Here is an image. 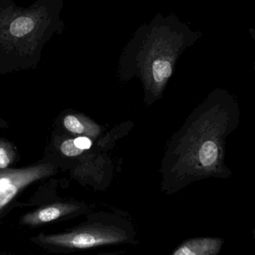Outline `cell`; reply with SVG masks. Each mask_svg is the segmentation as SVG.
I'll return each mask as SVG.
<instances>
[{
	"label": "cell",
	"instance_id": "6da1fadb",
	"mask_svg": "<svg viewBox=\"0 0 255 255\" xmlns=\"http://www.w3.org/2000/svg\"><path fill=\"white\" fill-rule=\"evenodd\" d=\"M237 122L238 115L219 107H203L191 115L164 158L165 189L178 190L199 179L225 174V141Z\"/></svg>",
	"mask_w": 255,
	"mask_h": 255
},
{
	"label": "cell",
	"instance_id": "7a4b0ae2",
	"mask_svg": "<svg viewBox=\"0 0 255 255\" xmlns=\"http://www.w3.org/2000/svg\"><path fill=\"white\" fill-rule=\"evenodd\" d=\"M62 0H38L29 8L0 0V74L35 68L41 50L63 29Z\"/></svg>",
	"mask_w": 255,
	"mask_h": 255
},
{
	"label": "cell",
	"instance_id": "3957f363",
	"mask_svg": "<svg viewBox=\"0 0 255 255\" xmlns=\"http://www.w3.org/2000/svg\"><path fill=\"white\" fill-rule=\"evenodd\" d=\"M130 237L129 225L117 219L108 225H92L73 230L71 232L54 235H42L44 244L64 249H86L105 245L119 244Z\"/></svg>",
	"mask_w": 255,
	"mask_h": 255
},
{
	"label": "cell",
	"instance_id": "277c9868",
	"mask_svg": "<svg viewBox=\"0 0 255 255\" xmlns=\"http://www.w3.org/2000/svg\"><path fill=\"white\" fill-rule=\"evenodd\" d=\"M51 164H40L20 169L0 171V212L25 187L54 173Z\"/></svg>",
	"mask_w": 255,
	"mask_h": 255
},
{
	"label": "cell",
	"instance_id": "5b68a950",
	"mask_svg": "<svg viewBox=\"0 0 255 255\" xmlns=\"http://www.w3.org/2000/svg\"><path fill=\"white\" fill-rule=\"evenodd\" d=\"M80 207L71 204L56 203L28 213L22 218V223L27 225H40L53 222L65 215L77 211Z\"/></svg>",
	"mask_w": 255,
	"mask_h": 255
},
{
	"label": "cell",
	"instance_id": "8992f818",
	"mask_svg": "<svg viewBox=\"0 0 255 255\" xmlns=\"http://www.w3.org/2000/svg\"><path fill=\"white\" fill-rule=\"evenodd\" d=\"M222 240L219 238H195L183 243L173 255H215L220 252Z\"/></svg>",
	"mask_w": 255,
	"mask_h": 255
},
{
	"label": "cell",
	"instance_id": "52a82bcc",
	"mask_svg": "<svg viewBox=\"0 0 255 255\" xmlns=\"http://www.w3.org/2000/svg\"><path fill=\"white\" fill-rule=\"evenodd\" d=\"M64 125L70 132L96 138L101 133V128L88 118L69 115L64 119Z\"/></svg>",
	"mask_w": 255,
	"mask_h": 255
},
{
	"label": "cell",
	"instance_id": "ba28073f",
	"mask_svg": "<svg viewBox=\"0 0 255 255\" xmlns=\"http://www.w3.org/2000/svg\"><path fill=\"white\" fill-rule=\"evenodd\" d=\"M152 69L154 81L157 83H162L165 79L169 78L172 73L171 62L166 60L157 59L153 63Z\"/></svg>",
	"mask_w": 255,
	"mask_h": 255
},
{
	"label": "cell",
	"instance_id": "9c48e42d",
	"mask_svg": "<svg viewBox=\"0 0 255 255\" xmlns=\"http://www.w3.org/2000/svg\"><path fill=\"white\" fill-rule=\"evenodd\" d=\"M61 151L65 156H76L83 153V149L79 148L74 144V139H68L64 141L61 145Z\"/></svg>",
	"mask_w": 255,
	"mask_h": 255
},
{
	"label": "cell",
	"instance_id": "30bf717a",
	"mask_svg": "<svg viewBox=\"0 0 255 255\" xmlns=\"http://www.w3.org/2000/svg\"><path fill=\"white\" fill-rule=\"evenodd\" d=\"M12 160L11 150L5 146L0 145V169L6 168Z\"/></svg>",
	"mask_w": 255,
	"mask_h": 255
},
{
	"label": "cell",
	"instance_id": "8fae6325",
	"mask_svg": "<svg viewBox=\"0 0 255 255\" xmlns=\"http://www.w3.org/2000/svg\"><path fill=\"white\" fill-rule=\"evenodd\" d=\"M74 144L79 148L83 149V150H88L90 148L92 145V141L90 138L87 136L77 137V138L74 139Z\"/></svg>",
	"mask_w": 255,
	"mask_h": 255
},
{
	"label": "cell",
	"instance_id": "7c38bea8",
	"mask_svg": "<svg viewBox=\"0 0 255 255\" xmlns=\"http://www.w3.org/2000/svg\"><path fill=\"white\" fill-rule=\"evenodd\" d=\"M2 124H5V122H2V120H0V126L2 125Z\"/></svg>",
	"mask_w": 255,
	"mask_h": 255
}]
</instances>
